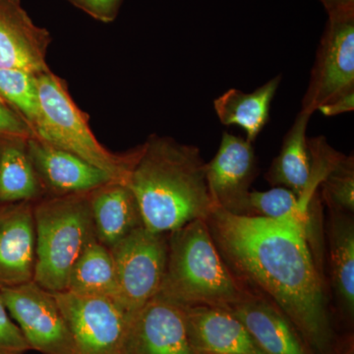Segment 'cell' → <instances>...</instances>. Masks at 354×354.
<instances>
[{"label": "cell", "instance_id": "obj_1", "mask_svg": "<svg viewBox=\"0 0 354 354\" xmlns=\"http://www.w3.org/2000/svg\"><path fill=\"white\" fill-rule=\"evenodd\" d=\"M206 221L225 264L249 291L281 310L314 353H337L342 342L306 237L278 221L220 208Z\"/></svg>", "mask_w": 354, "mask_h": 354}, {"label": "cell", "instance_id": "obj_2", "mask_svg": "<svg viewBox=\"0 0 354 354\" xmlns=\"http://www.w3.org/2000/svg\"><path fill=\"white\" fill-rule=\"evenodd\" d=\"M206 167L196 146L158 135L147 140L127 181L147 230L169 234L191 221L208 218L215 205Z\"/></svg>", "mask_w": 354, "mask_h": 354}, {"label": "cell", "instance_id": "obj_3", "mask_svg": "<svg viewBox=\"0 0 354 354\" xmlns=\"http://www.w3.org/2000/svg\"><path fill=\"white\" fill-rule=\"evenodd\" d=\"M167 268L158 295L183 307L230 310L253 295L221 257L206 220L167 234Z\"/></svg>", "mask_w": 354, "mask_h": 354}, {"label": "cell", "instance_id": "obj_4", "mask_svg": "<svg viewBox=\"0 0 354 354\" xmlns=\"http://www.w3.org/2000/svg\"><path fill=\"white\" fill-rule=\"evenodd\" d=\"M88 193L46 196L34 203V281L50 292L66 290L77 259L88 244L97 241Z\"/></svg>", "mask_w": 354, "mask_h": 354}, {"label": "cell", "instance_id": "obj_5", "mask_svg": "<svg viewBox=\"0 0 354 354\" xmlns=\"http://www.w3.org/2000/svg\"><path fill=\"white\" fill-rule=\"evenodd\" d=\"M37 83L41 122L34 137L83 158L114 181L127 184L141 147L124 156L109 152L93 134L88 116L76 106L62 79L50 70L37 74Z\"/></svg>", "mask_w": 354, "mask_h": 354}, {"label": "cell", "instance_id": "obj_6", "mask_svg": "<svg viewBox=\"0 0 354 354\" xmlns=\"http://www.w3.org/2000/svg\"><path fill=\"white\" fill-rule=\"evenodd\" d=\"M167 234L144 225L111 247L118 297L115 302L130 317L160 293L167 261Z\"/></svg>", "mask_w": 354, "mask_h": 354}, {"label": "cell", "instance_id": "obj_7", "mask_svg": "<svg viewBox=\"0 0 354 354\" xmlns=\"http://www.w3.org/2000/svg\"><path fill=\"white\" fill-rule=\"evenodd\" d=\"M351 92H354V10H348L328 15L301 109L313 114L323 104Z\"/></svg>", "mask_w": 354, "mask_h": 354}, {"label": "cell", "instance_id": "obj_8", "mask_svg": "<svg viewBox=\"0 0 354 354\" xmlns=\"http://www.w3.org/2000/svg\"><path fill=\"white\" fill-rule=\"evenodd\" d=\"M53 295L73 339L74 354L123 353L132 317L115 300L68 291Z\"/></svg>", "mask_w": 354, "mask_h": 354}, {"label": "cell", "instance_id": "obj_9", "mask_svg": "<svg viewBox=\"0 0 354 354\" xmlns=\"http://www.w3.org/2000/svg\"><path fill=\"white\" fill-rule=\"evenodd\" d=\"M0 293L30 348L43 354H74L73 339L53 292L32 281L0 286Z\"/></svg>", "mask_w": 354, "mask_h": 354}, {"label": "cell", "instance_id": "obj_10", "mask_svg": "<svg viewBox=\"0 0 354 354\" xmlns=\"http://www.w3.org/2000/svg\"><path fill=\"white\" fill-rule=\"evenodd\" d=\"M122 354H198L181 305L158 295L133 315Z\"/></svg>", "mask_w": 354, "mask_h": 354}, {"label": "cell", "instance_id": "obj_11", "mask_svg": "<svg viewBox=\"0 0 354 354\" xmlns=\"http://www.w3.org/2000/svg\"><path fill=\"white\" fill-rule=\"evenodd\" d=\"M258 165L253 143L223 132L215 157L207 162V183L215 208L242 216Z\"/></svg>", "mask_w": 354, "mask_h": 354}, {"label": "cell", "instance_id": "obj_12", "mask_svg": "<svg viewBox=\"0 0 354 354\" xmlns=\"http://www.w3.org/2000/svg\"><path fill=\"white\" fill-rule=\"evenodd\" d=\"M36 248L34 203L0 204V286L34 281Z\"/></svg>", "mask_w": 354, "mask_h": 354}, {"label": "cell", "instance_id": "obj_13", "mask_svg": "<svg viewBox=\"0 0 354 354\" xmlns=\"http://www.w3.org/2000/svg\"><path fill=\"white\" fill-rule=\"evenodd\" d=\"M26 146L48 196L85 194L114 181L108 174L83 158L36 137L26 140Z\"/></svg>", "mask_w": 354, "mask_h": 354}, {"label": "cell", "instance_id": "obj_14", "mask_svg": "<svg viewBox=\"0 0 354 354\" xmlns=\"http://www.w3.org/2000/svg\"><path fill=\"white\" fill-rule=\"evenodd\" d=\"M50 44V32L32 22L20 0H0V69L50 71L46 60Z\"/></svg>", "mask_w": 354, "mask_h": 354}, {"label": "cell", "instance_id": "obj_15", "mask_svg": "<svg viewBox=\"0 0 354 354\" xmlns=\"http://www.w3.org/2000/svg\"><path fill=\"white\" fill-rule=\"evenodd\" d=\"M191 344L198 354H266L230 310L184 307Z\"/></svg>", "mask_w": 354, "mask_h": 354}, {"label": "cell", "instance_id": "obj_16", "mask_svg": "<svg viewBox=\"0 0 354 354\" xmlns=\"http://www.w3.org/2000/svg\"><path fill=\"white\" fill-rule=\"evenodd\" d=\"M230 311L266 354H315L288 317L264 298L253 293Z\"/></svg>", "mask_w": 354, "mask_h": 354}, {"label": "cell", "instance_id": "obj_17", "mask_svg": "<svg viewBox=\"0 0 354 354\" xmlns=\"http://www.w3.org/2000/svg\"><path fill=\"white\" fill-rule=\"evenodd\" d=\"M95 239L111 249L143 225L138 202L127 184L111 181L88 193Z\"/></svg>", "mask_w": 354, "mask_h": 354}, {"label": "cell", "instance_id": "obj_18", "mask_svg": "<svg viewBox=\"0 0 354 354\" xmlns=\"http://www.w3.org/2000/svg\"><path fill=\"white\" fill-rule=\"evenodd\" d=\"M312 114L300 111L295 122L286 133L278 157L272 160L265 178L270 185L281 186L295 193L300 205L310 209L318 196H309L311 179V157H310L307 127Z\"/></svg>", "mask_w": 354, "mask_h": 354}, {"label": "cell", "instance_id": "obj_19", "mask_svg": "<svg viewBox=\"0 0 354 354\" xmlns=\"http://www.w3.org/2000/svg\"><path fill=\"white\" fill-rule=\"evenodd\" d=\"M281 76L274 77L251 93L230 88L214 101L216 116L225 127L236 125L246 133L247 141L254 143L270 120V109Z\"/></svg>", "mask_w": 354, "mask_h": 354}, {"label": "cell", "instance_id": "obj_20", "mask_svg": "<svg viewBox=\"0 0 354 354\" xmlns=\"http://www.w3.org/2000/svg\"><path fill=\"white\" fill-rule=\"evenodd\" d=\"M346 212L330 209V270L332 286L344 315H354V225Z\"/></svg>", "mask_w": 354, "mask_h": 354}, {"label": "cell", "instance_id": "obj_21", "mask_svg": "<svg viewBox=\"0 0 354 354\" xmlns=\"http://www.w3.org/2000/svg\"><path fill=\"white\" fill-rule=\"evenodd\" d=\"M46 197L26 140L9 139L0 147V204L37 202Z\"/></svg>", "mask_w": 354, "mask_h": 354}, {"label": "cell", "instance_id": "obj_22", "mask_svg": "<svg viewBox=\"0 0 354 354\" xmlns=\"http://www.w3.org/2000/svg\"><path fill=\"white\" fill-rule=\"evenodd\" d=\"M319 203L318 200L311 209H304L295 192L281 186H274L267 191H250L244 203L242 216L269 218L295 228L306 237L311 245L315 239L314 208Z\"/></svg>", "mask_w": 354, "mask_h": 354}, {"label": "cell", "instance_id": "obj_23", "mask_svg": "<svg viewBox=\"0 0 354 354\" xmlns=\"http://www.w3.org/2000/svg\"><path fill=\"white\" fill-rule=\"evenodd\" d=\"M65 291L116 300L118 279L111 249L97 241L88 244L72 268Z\"/></svg>", "mask_w": 354, "mask_h": 354}, {"label": "cell", "instance_id": "obj_24", "mask_svg": "<svg viewBox=\"0 0 354 354\" xmlns=\"http://www.w3.org/2000/svg\"><path fill=\"white\" fill-rule=\"evenodd\" d=\"M0 95L36 132L41 122L37 74L19 69H0Z\"/></svg>", "mask_w": 354, "mask_h": 354}, {"label": "cell", "instance_id": "obj_25", "mask_svg": "<svg viewBox=\"0 0 354 354\" xmlns=\"http://www.w3.org/2000/svg\"><path fill=\"white\" fill-rule=\"evenodd\" d=\"M322 197L332 211H354V158L342 155L321 183Z\"/></svg>", "mask_w": 354, "mask_h": 354}, {"label": "cell", "instance_id": "obj_26", "mask_svg": "<svg viewBox=\"0 0 354 354\" xmlns=\"http://www.w3.org/2000/svg\"><path fill=\"white\" fill-rule=\"evenodd\" d=\"M0 351L24 353L31 351L29 344L18 327L9 316L0 293Z\"/></svg>", "mask_w": 354, "mask_h": 354}, {"label": "cell", "instance_id": "obj_27", "mask_svg": "<svg viewBox=\"0 0 354 354\" xmlns=\"http://www.w3.org/2000/svg\"><path fill=\"white\" fill-rule=\"evenodd\" d=\"M0 136L7 139L27 140L34 137L31 128L18 114L0 102Z\"/></svg>", "mask_w": 354, "mask_h": 354}, {"label": "cell", "instance_id": "obj_28", "mask_svg": "<svg viewBox=\"0 0 354 354\" xmlns=\"http://www.w3.org/2000/svg\"><path fill=\"white\" fill-rule=\"evenodd\" d=\"M91 17L104 23L113 22L120 12L122 0H68Z\"/></svg>", "mask_w": 354, "mask_h": 354}, {"label": "cell", "instance_id": "obj_29", "mask_svg": "<svg viewBox=\"0 0 354 354\" xmlns=\"http://www.w3.org/2000/svg\"><path fill=\"white\" fill-rule=\"evenodd\" d=\"M354 109V92L337 97L334 101L323 104L317 111L328 118L351 113Z\"/></svg>", "mask_w": 354, "mask_h": 354}, {"label": "cell", "instance_id": "obj_30", "mask_svg": "<svg viewBox=\"0 0 354 354\" xmlns=\"http://www.w3.org/2000/svg\"><path fill=\"white\" fill-rule=\"evenodd\" d=\"M328 15L342 11L354 10V0H321Z\"/></svg>", "mask_w": 354, "mask_h": 354}, {"label": "cell", "instance_id": "obj_31", "mask_svg": "<svg viewBox=\"0 0 354 354\" xmlns=\"http://www.w3.org/2000/svg\"><path fill=\"white\" fill-rule=\"evenodd\" d=\"M335 354H353V339H348L346 344H341L339 351Z\"/></svg>", "mask_w": 354, "mask_h": 354}, {"label": "cell", "instance_id": "obj_32", "mask_svg": "<svg viewBox=\"0 0 354 354\" xmlns=\"http://www.w3.org/2000/svg\"><path fill=\"white\" fill-rule=\"evenodd\" d=\"M0 354H23V353H16V351H0Z\"/></svg>", "mask_w": 354, "mask_h": 354}, {"label": "cell", "instance_id": "obj_33", "mask_svg": "<svg viewBox=\"0 0 354 354\" xmlns=\"http://www.w3.org/2000/svg\"><path fill=\"white\" fill-rule=\"evenodd\" d=\"M0 102H1V104H6V102H4V100H3V99H2L1 95H0Z\"/></svg>", "mask_w": 354, "mask_h": 354}]
</instances>
